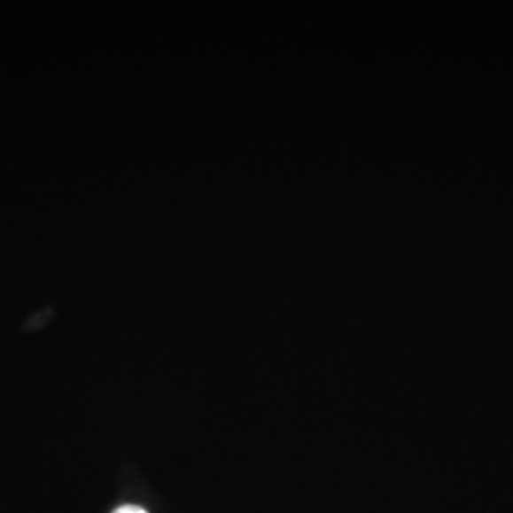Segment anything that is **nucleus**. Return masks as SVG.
I'll return each mask as SVG.
<instances>
[{
    "mask_svg": "<svg viewBox=\"0 0 513 513\" xmlns=\"http://www.w3.org/2000/svg\"><path fill=\"white\" fill-rule=\"evenodd\" d=\"M113 513H149L146 509H143L140 506L136 505H123L117 508Z\"/></svg>",
    "mask_w": 513,
    "mask_h": 513,
    "instance_id": "nucleus-1",
    "label": "nucleus"
}]
</instances>
